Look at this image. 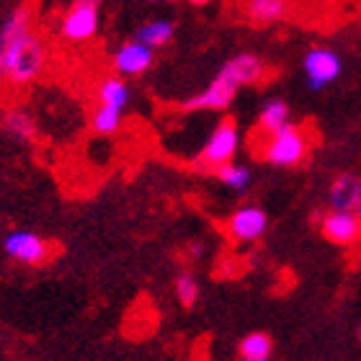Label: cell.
<instances>
[{"instance_id": "3957f363", "label": "cell", "mask_w": 361, "mask_h": 361, "mask_svg": "<svg viewBox=\"0 0 361 361\" xmlns=\"http://www.w3.org/2000/svg\"><path fill=\"white\" fill-rule=\"evenodd\" d=\"M238 150H240V129L235 119H222L209 135V140L204 142L202 152L196 155V168L214 173L219 166L233 163Z\"/></svg>"}, {"instance_id": "4fadbf2b", "label": "cell", "mask_w": 361, "mask_h": 361, "mask_svg": "<svg viewBox=\"0 0 361 361\" xmlns=\"http://www.w3.org/2000/svg\"><path fill=\"white\" fill-rule=\"evenodd\" d=\"M361 199V176L343 173L333 180L331 191H328V204L331 209L338 212H354V207Z\"/></svg>"}, {"instance_id": "7402d4cb", "label": "cell", "mask_w": 361, "mask_h": 361, "mask_svg": "<svg viewBox=\"0 0 361 361\" xmlns=\"http://www.w3.org/2000/svg\"><path fill=\"white\" fill-rule=\"evenodd\" d=\"M191 6H207V3H212V0H188Z\"/></svg>"}, {"instance_id": "d4e9b609", "label": "cell", "mask_w": 361, "mask_h": 361, "mask_svg": "<svg viewBox=\"0 0 361 361\" xmlns=\"http://www.w3.org/2000/svg\"><path fill=\"white\" fill-rule=\"evenodd\" d=\"M240 361H269V359H240Z\"/></svg>"}, {"instance_id": "6da1fadb", "label": "cell", "mask_w": 361, "mask_h": 361, "mask_svg": "<svg viewBox=\"0 0 361 361\" xmlns=\"http://www.w3.org/2000/svg\"><path fill=\"white\" fill-rule=\"evenodd\" d=\"M49 62V47L37 31L31 6H16L0 23V83L26 88L42 78Z\"/></svg>"}, {"instance_id": "44dd1931", "label": "cell", "mask_w": 361, "mask_h": 361, "mask_svg": "<svg viewBox=\"0 0 361 361\" xmlns=\"http://www.w3.org/2000/svg\"><path fill=\"white\" fill-rule=\"evenodd\" d=\"M199 281H196L194 274H188V271H180L178 276H176V300L180 302V307L191 310L199 302Z\"/></svg>"}, {"instance_id": "ffe728a7", "label": "cell", "mask_w": 361, "mask_h": 361, "mask_svg": "<svg viewBox=\"0 0 361 361\" xmlns=\"http://www.w3.org/2000/svg\"><path fill=\"white\" fill-rule=\"evenodd\" d=\"M90 129L101 137L116 135L121 129V109H114V106L98 104L96 111L90 114Z\"/></svg>"}, {"instance_id": "cb8c5ba5", "label": "cell", "mask_w": 361, "mask_h": 361, "mask_svg": "<svg viewBox=\"0 0 361 361\" xmlns=\"http://www.w3.org/2000/svg\"><path fill=\"white\" fill-rule=\"evenodd\" d=\"M354 212L361 217V199H359V204H356V207H354Z\"/></svg>"}, {"instance_id": "7c38bea8", "label": "cell", "mask_w": 361, "mask_h": 361, "mask_svg": "<svg viewBox=\"0 0 361 361\" xmlns=\"http://www.w3.org/2000/svg\"><path fill=\"white\" fill-rule=\"evenodd\" d=\"M243 13L258 26L279 23L292 16V0H243Z\"/></svg>"}, {"instance_id": "30bf717a", "label": "cell", "mask_w": 361, "mask_h": 361, "mask_svg": "<svg viewBox=\"0 0 361 361\" xmlns=\"http://www.w3.org/2000/svg\"><path fill=\"white\" fill-rule=\"evenodd\" d=\"M152 62H155V54L147 44L142 42H127V44H121L114 54V70H116V75L121 78H140L145 75L147 70L152 68Z\"/></svg>"}, {"instance_id": "e0dca14e", "label": "cell", "mask_w": 361, "mask_h": 361, "mask_svg": "<svg viewBox=\"0 0 361 361\" xmlns=\"http://www.w3.org/2000/svg\"><path fill=\"white\" fill-rule=\"evenodd\" d=\"M129 85L127 78L121 75H106L101 83H98V104L104 106H114V109H127L129 104Z\"/></svg>"}, {"instance_id": "9a60e30c", "label": "cell", "mask_w": 361, "mask_h": 361, "mask_svg": "<svg viewBox=\"0 0 361 361\" xmlns=\"http://www.w3.org/2000/svg\"><path fill=\"white\" fill-rule=\"evenodd\" d=\"M286 124H289V104H286L284 98H271V101L264 104L261 114H258L256 135L258 137L274 135V132H279Z\"/></svg>"}, {"instance_id": "ac0fdd59", "label": "cell", "mask_w": 361, "mask_h": 361, "mask_svg": "<svg viewBox=\"0 0 361 361\" xmlns=\"http://www.w3.org/2000/svg\"><path fill=\"white\" fill-rule=\"evenodd\" d=\"M214 173H217L219 183H222V186H227L230 191H235V194L248 191L250 180H253V176H250V168L240 166V163H225V166H219Z\"/></svg>"}, {"instance_id": "603a6c76", "label": "cell", "mask_w": 361, "mask_h": 361, "mask_svg": "<svg viewBox=\"0 0 361 361\" xmlns=\"http://www.w3.org/2000/svg\"><path fill=\"white\" fill-rule=\"evenodd\" d=\"M73 3H93V6H98V0H73Z\"/></svg>"}, {"instance_id": "277c9868", "label": "cell", "mask_w": 361, "mask_h": 361, "mask_svg": "<svg viewBox=\"0 0 361 361\" xmlns=\"http://www.w3.org/2000/svg\"><path fill=\"white\" fill-rule=\"evenodd\" d=\"M3 250H6V256L11 261L31 266V269L47 266L54 256L52 243L44 240L42 235L31 233V230H13V233H8L6 240H3Z\"/></svg>"}, {"instance_id": "2e32d148", "label": "cell", "mask_w": 361, "mask_h": 361, "mask_svg": "<svg viewBox=\"0 0 361 361\" xmlns=\"http://www.w3.org/2000/svg\"><path fill=\"white\" fill-rule=\"evenodd\" d=\"M176 34V23L171 18H152L145 26H140L135 34L137 42L147 44L150 49H158V47H166Z\"/></svg>"}, {"instance_id": "52a82bcc", "label": "cell", "mask_w": 361, "mask_h": 361, "mask_svg": "<svg viewBox=\"0 0 361 361\" xmlns=\"http://www.w3.org/2000/svg\"><path fill=\"white\" fill-rule=\"evenodd\" d=\"M225 230L233 243H240V245L256 243L269 230V214L256 204H248V207H240L230 214V219L225 222Z\"/></svg>"}, {"instance_id": "7a4b0ae2", "label": "cell", "mask_w": 361, "mask_h": 361, "mask_svg": "<svg viewBox=\"0 0 361 361\" xmlns=\"http://www.w3.org/2000/svg\"><path fill=\"white\" fill-rule=\"evenodd\" d=\"M307 152H310L307 132L289 121L286 127H281L274 135L261 137L258 158L276 168H297L307 160Z\"/></svg>"}, {"instance_id": "484cf974", "label": "cell", "mask_w": 361, "mask_h": 361, "mask_svg": "<svg viewBox=\"0 0 361 361\" xmlns=\"http://www.w3.org/2000/svg\"><path fill=\"white\" fill-rule=\"evenodd\" d=\"M359 341H361V325H359Z\"/></svg>"}, {"instance_id": "ba28073f", "label": "cell", "mask_w": 361, "mask_h": 361, "mask_svg": "<svg viewBox=\"0 0 361 361\" xmlns=\"http://www.w3.org/2000/svg\"><path fill=\"white\" fill-rule=\"evenodd\" d=\"M305 75H307L310 90H323L325 85H331L336 78L341 75L343 70V62L331 47H312L307 54H305Z\"/></svg>"}, {"instance_id": "9c48e42d", "label": "cell", "mask_w": 361, "mask_h": 361, "mask_svg": "<svg viewBox=\"0 0 361 361\" xmlns=\"http://www.w3.org/2000/svg\"><path fill=\"white\" fill-rule=\"evenodd\" d=\"M320 233L328 243L338 248H351L361 240V217L356 212L331 209L320 219Z\"/></svg>"}, {"instance_id": "8992f818", "label": "cell", "mask_w": 361, "mask_h": 361, "mask_svg": "<svg viewBox=\"0 0 361 361\" xmlns=\"http://www.w3.org/2000/svg\"><path fill=\"white\" fill-rule=\"evenodd\" d=\"M101 13L93 3H73L60 21V34L73 44H83L98 34Z\"/></svg>"}, {"instance_id": "8fae6325", "label": "cell", "mask_w": 361, "mask_h": 361, "mask_svg": "<svg viewBox=\"0 0 361 361\" xmlns=\"http://www.w3.org/2000/svg\"><path fill=\"white\" fill-rule=\"evenodd\" d=\"M222 73H227L238 85H256L269 75V65H266L258 54L243 52V54L230 57V60L222 65Z\"/></svg>"}, {"instance_id": "5bb4252c", "label": "cell", "mask_w": 361, "mask_h": 361, "mask_svg": "<svg viewBox=\"0 0 361 361\" xmlns=\"http://www.w3.org/2000/svg\"><path fill=\"white\" fill-rule=\"evenodd\" d=\"M0 124H3L6 135L18 140V142H34L37 140V121L26 109H8Z\"/></svg>"}, {"instance_id": "d6986e66", "label": "cell", "mask_w": 361, "mask_h": 361, "mask_svg": "<svg viewBox=\"0 0 361 361\" xmlns=\"http://www.w3.org/2000/svg\"><path fill=\"white\" fill-rule=\"evenodd\" d=\"M238 354L240 359H271L274 354V341L269 333H248L245 338L238 343Z\"/></svg>"}, {"instance_id": "5b68a950", "label": "cell", "mask_w": 361, "mask_h": 361, "mask_svg": "<svg viewBox=\"0 0 361 361\" xmlns=\"http://www.w3.org/2000/svg\"><path fill=\"white\" fill-rule=\"evenodd\" d=\"M238 88H240V85L235 83L227 73L219 70L217 75L212 78V83L207 85L202 93H196V96L183 101V109H186V111H225V109H230V104L235 101Z\"/></svg>"}]
</instances>
